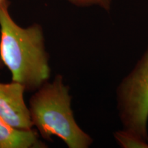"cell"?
I'll use <instances>...</instances> for the list:
<instances>
[{"instance_id": "6da1fadb", "label": "cell", "mask_w": 148, "mask_h": 148, "mask_svg": "<svg viewBox=\"0 0 148 148\" xmlns=\"http://www.w3.org/2000/svg\"><path fill=\"white\" fill-rule=\"evenodd\" d=\"M8 1L0 5V58L12 81L26 90L38 89L51 75L43 30L38 24L18 25L9 12Z\"/></svg>"}, {"instance_id": "7a4b0ae2", "label": "cell", "mask_w": 148, "mask_h": 148, "mask_svg": "<svg viewBox=\"0 0 148 148\" xmlns=\"http://www.w3.org/2000/svg\"><path fill=\"white\" fill-rule=\"evenodd\" d=\"M29 110L33 126L45 139L57 136L69 148H88L93 143L75 121L69 88L61 75L38 88L29 100Z\"/></svg>"}, {"instance_id": "3957f363", "label": "cell", "mask_w": 148, "mask_h": 148, "mask_svg": "<svg viewBox=\"0 0 148 148\" xmlns=\"http://www.w3.org/2000/svg\"><path fill=\"white\" fill-rule=\"evenodd\" d=\"M116 99L123 128L148 140V46L133 69L118 85Z\"/></svg>"}, {"instance_id": "277c9868", "label": "cell", "mask_w": 148, "mask_h": 148, "mask_svg": "<svg viewBox=\"0 0 148 148\" xmlns=\"http://www.w3.org/2000/svg\"><path fill=\"white\" fill-rule=\"evenodd\" d=\"M25 90L18 82H0V116L14 128L27 130L32 129L33 124L24 100Z\"/></svg>"}, {"instance_id": "5b68a950", "label": "cell", "mask_w": 148, "mask_h": 148, "mask_svg": "<svg viewBox=\"0 0 148 148\" xmlns=\"http://www.w3.org/2000/svg\"><path fill=\"white\" fill-rule=\"evenodd\" d=\"M45 145L33 129L14 128L0 116V148H42Z\"/></svg>"}, {"instance_id": "8992f818", "label": "cell", "mask_w": 148, "mask_h": 148, "mask_svg": "<svg viewBox=\"0 0 148 148\" xmlns=\"http://www.w3.org/2000/svg\"><path fill=\"white\" fill-rule=\"evenodd\" d=\"M113 136L122 148H148V140L131 130L123 127L114 132Z\"/></svg>"}, {"instance_id": "52a82bcc", "label": "cell", "mask_w": 148, "mask_h": 148, "mask_svg": "<svg viewBox=\"0 0 148 148\" xmlns=\"http://www.w3.org/2000/svg\"><path fill=\"white\" fill-rule=\"evenodd\" d=\"M70 3L77 7H89L97 5L109 12L111 9L112 0H66Z\"/></svg>"}, {"instance_id": "ba28073f", "label": "cell", "mask_w": 148, "mask_h": 148, "mask_svg": "<svg viewBox=\"0 0 148 148\" xmlns=\"http://www.w3.org/2000/svg\"><path fill=\"white\" fill-rule=\"evenodd\" d=\"M8 1V0H0V5L3 4V3H5V1Z\"/></svg>"}, {"instance_id": "9c48e42d", "label": "cell", "mask_w": 148, "mask_h": 148, "mask_svg": "<svg viewBox=\"0 0 148 148\" xmlns=\"http://www.w3.org/2000/svg\"><path fill=\"white\" fill-rule=\"evenodd\" d=\"M3 66V62H2V61H1V58H0V69H1V68H2Z\"/></svg>"}]
</instances>
